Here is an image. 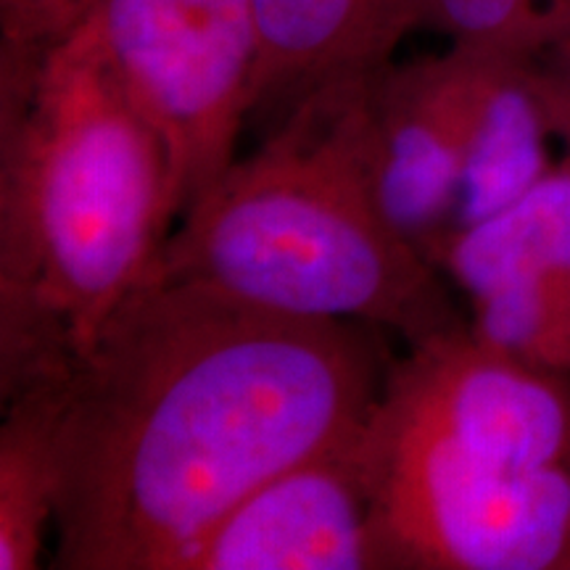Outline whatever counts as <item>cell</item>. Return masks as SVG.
Segmentation results:
<instances>
[{
  "label": "cell",
  "mask_w": 570,
  "mask_h": 570,
  "mask_svg": "<svg viewBox=\"0 0 570 570\" xmlns=\"http://www.w3.org/2000/svg\"><path fill=\"white\" fill-rule=\"evenodd\" d=\"M373 327L148 273L61 386L53 568L175 570L275 473L362 431Z\"/></svg>",
  "instance_id": "obj_1"
},
{
  "label": "cell",
  "mask_w": 570,
  "mask_h": 570,
  "mask_svg": "<svg viewBox=\"0 0 570 570\" xmlns=\"http://www.w3.org/2000/svg\"><path fill=\"white\" fill-rule=\"evenodd\" d=\"M177 219L164 140L85 19L0 42V402L69 381Z\"/></svg>",
  "instance_id": "obj_2"
},
{
  "label": "cell",
  "mask_w": 570,
  "mask_h": 570,
  "mask_svg": "<svg viewBox=\"0 0 570 570\" xmlns=\"http://www.w3.org/2000/svg\"><path fill=\"white\" fill-rule=\"evenodd\" d=\"M373 75L327 82L291 106L180 214L151 273L281 315L389 331L407 348L460 325L452 283L375 202Z\"/></svg>",
  "instance_id": "obj_3"
},
{
  "label": "cell",
  "mask_w": 570,
  "mask_h": 570,
  "mask_svg": "<svg viewBox=\"0 0 570 570\" xmlns=\"http://www.w3.org/2000/svg\"><path fill=\"white\" fill-rule=\"evenodd\" d=\"M386 570H570V468L510 470L365 425Z\"/></svg>",
  "instance_id": "obj_4"
},
{
  "label": "cell",
  "mask_w": 570,
  "mask_h": 570,
  "mask_svg": "<svg viewBox=\"0 0 570 570\" xmlns=\"http://www.w3.org/2000/svg\"><path fill=\"white\" fill-rule=\"evenodd\" d=\"M85 24L164 140L183 214L238 159L259 61L254 0H92Z\"/></svg>",
  "instance_id": "obj_5"
},
{
  "label": "cell",
  "mask_w": 570,
  "mask_h": 570,
  "mask_svg": "<svg viewBox=\"0 0 570 570\" xmlns=\"http://www.w3.org/2000/svg\"><path fill=\"white\" fill-rule=\"evenodd\" d=\"M370 420L510 470L570 468V375L460 323L389 367Z\"/></svg>",
  "instance_id": "obj_6"
},
{
  "label": "cell",
  "mask_w": 570,
  "mask_h": 570,
  "mask_svg": "<svg viewBox=\"0 0 570 570\" xmlns=\"http://www.w3.org/2000/svg\"><path fill=\"white\" fill-rule=\"evenodd\" d=\"M433 265L468 298L475 336L570 375V159L446 238Z\"/></svg>",
  "instance_id": "obj_7"
},
{
  "label": "cell",
  "mask_w": 570,
  "mask_h": 570,
  "mask_svg": "<svg viewBox=\"0 0 570 570\" xmlns=\"http://www.w3.org/2000/svg\"><path fill=\"white\" fill-rule=\"evenodd\" d=\"M175 570H386L365 428L256 487Z\"/></svg>",
  "instance_id": "obj_8"
},
{
  "label": "cell",
  "mask_w": 570,
  "mask_h": 570,
  "mask_svg": "<svg viewBox=\"0 0 570 570\" xmlns=\"http://www.w3.org/2000/svg\"><path fill=\"white\" fill-rule=\"evenodd\" d=\"M465 135V61H391L370 80V183L394 230L428 262L454 230Z\"/></svg>",
  "instance_id": "obj_9"
},
{
  "label": "cell",
  "mask_w": 570,
  "mask_h": 570,
  "mask_svg": "<svg viewBox=\"0 0 570 570\" xmlns=\"http://www.w3.org/2000/svg\"><path fill=\"white\" fill-rule=\"evenodd\" d=\"M252 117L275 125L327 82L381 71L417 30V0H254Z\"/></svg>",
  "instance_id": "obj_10"
},
{
  "label": "cell",
  "mask_w": 570,
  "mask_h": 570,
  "mask_svg": "<svg viewBox=\"0 0 570 570\" xmlns=\"http://www.w3.org/2000/svg\"><path fill=\"white\" fill-rule=\"evenodd\" d=\"M458 48L465 61V135L452 235L494 217L554 167V130L537 61L491 48Z\"/></svg>",
  "instance_id": "obj_11"
},
{
  "label": "cell",
  "mask_w": 570,
  "mask_h": 570,
  "mask_svg": "<svg viewBox=\"0 0 570 570\" xmlns=\"http://www.w3.org/2000/svg\"><path fill=\"white\" fill-rule=\"evenodd\" d=\"M61 386L30 389L3 402L0 570H38L53 533L61 491Z\"/></svg>",
  "instance_id": "obj_12"
},
{
  "label": "cell",
  "mask_w": 570,
  "mask_h": 570,
  "mask_svg": "<svg viewBox=\"0 0 570 570\" xmlns=\"http://www.w3.org/2000/svg\"><path fill=\"white\" fill-rule=\"evenodd\" d=\"M92 0H0V38L53 40L67 35L88 13Z\"/></svg>",
  "instance_id": "obj_13"
},
{
  "label": "cell",
  "mask_w": 570,
  "mask_h": 570,
  "mask_svg": "<svg viewBox=\"0 0 570 570\" xmlns=\"http://www.w3.org/2000/svg\"><path fill=\"white\" fill-rule=\"evenodd\" d=\"M544 27L550 48L570 40V0H520Z\"/></svg>",
  "instance_id": "obj_14"
},
{
  "label": "cell",
  "mask_w": 570,
  "mask_h": 570,
  "mask_svg": "<svg viewBox=\"0 0 570 570\" xmlns=\"http://www.w3.org/2000/svg\"><path fill=\"white\" fill-rule=\"evenodd\" d=\"M547 111H550V122H552L554 138H562V142H566V146H568V159H570V106L547 104Z\"/></svg>",
  "instance_id": "obj_15"
}]
</instances>
